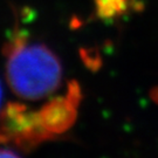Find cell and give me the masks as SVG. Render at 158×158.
<instances>
[{
	"instance_id": "5",
	"label": "cell",
	"mask_w": 158,
	"mask_h": 158,
	"mask_svg": "<svg viewBox=\"0 0 158 158\" xmlns=\"http://www.w3.org/2000/svg\"><path fill=\"white\" fill-rule=\"evenodd\" d=\"M21 153L17 152L14 150H12L11 148L7 147H0V157H19Z\"/></svg>"
},
{
	"instance_id": "2",
	"label": "cell",
	"mask_w": 158,
	"mask_h": 158,
	"mask_svg": "<svg viewBox=\"0 0 158 158\" xmlns=\"http://www.w3.org/2000/svg\"><path fill=\"white\" fill-rule=\"evenodd\" d=\"M52 138L40 123L39 114L20 103H10L1 115L0 144L14 142L29 149Z\"/></svg>"
},
{
	"instance_id": "4",
	"label": "cell",
	"mask_w": 158,
	"mask_h": 158,
	"mask_svg": "<svg viewBox=\"0 0 158 158\" xmlns=\"http://www.w3.org/2000/svg\"><path fill=\"white\" fill-rule=\"evenodd\" d=\"M97 18L113 21L128 15L130 12L142 8L139 0H94Z\"/></svg>"
},
{
	"instance_id": "1",
	"label": "cell",
	"mask_w": 158,
	"mask_h": 158,
	"mask_svg": "<svg viewBox=\"0 0 158 158\" xmlns=\"http://www.w3.org/2000/svg\"><path fill=\"white\" fill-rule=\"evenodd\" d=\"M6 75L10 87L26 100H40L55 91L62 77L59 57L47 46L28 42L17 33L6 46Z\"/></svg>"
},
{
	"instance_id": "3",
	"label": "cell",
	"mask_w": 158,
	"mask_h": 158,
	"mask_svg": "<svg viewBox=\"0 0 158 158\" xmlns=\"http://www.w3.org/2000/svg\"><path fill=\"white\" fill-rule=\"evenodd\" d=\"M81 102V89L76 82H70L64 96L55 97L47 102L38 111L40 123L45 131L54 137L72 128L77 116V107Z\"/></svg>"
},
{
	"instance_id": "6",
	"label": "cell",
	"mask_w": 158,
	"mask_h": 158,
	"mask_svg": "<svg viewBox=\"0 0 158 158\" xmlns=\"http://www.w3.org/2000/svg\"><path fill=\"white\" fill-rule=\"evenodd\" d=\"M1 100H2V89H1V85H0V106H1Z\"/></svg>"
}]
</instances>
